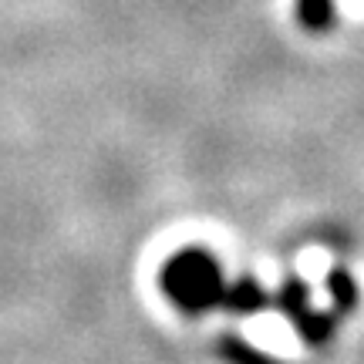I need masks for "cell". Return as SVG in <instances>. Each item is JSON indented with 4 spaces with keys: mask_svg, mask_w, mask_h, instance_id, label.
Wrapping results in <instances>:
<instances>
[{
    "mask_svg": "<svg viewBox=\"0 0 364 364\" xmlns=\"http://www.w3.org/2000/svg\"><path fill=\"white\" fill-rule=\"evenodd\" d=\"M159 287L172 307H179L189 317L223 307L226 297V277H223L220 260L209 250H179L159 270Z\"/></svg>",
    "mask_w": 364,
    "mask_h": 364,
    "instance_id": "obj_1",
    "label": "cell"
},
{
    "mask_svg": "<svg viewBox=\"0 0 364 364\" xmlns=\"http://www.w3.org/2000/svg\"><path fill=\"white\" fill-rule=\"evenodd\" d=\"M294 21L304 34H327L338 21V0H294Z\"/></svg>",
    "mask_w": 364,
    "mask_h": 364,
    "instance_id": "obj_2",
    "label": "cell"
},
{
    "mask_svg": "<svg viewBox=\"0 0 364 364\" xmlns=\"http://www.w3.org/2000/svg\"><path fill=\"white\" fill-rule=\"evenodd\" d=\"M263 304H267V294H263L253 280H240V284H233V287L226 284L223 307H230V311H236V314H253V311H260Z\"/></svg>",
    "mask_w": 364,
    "mask_h": 364,
    "instance_id": "obj_3",
    "label": "cell"
}]
</instances>
